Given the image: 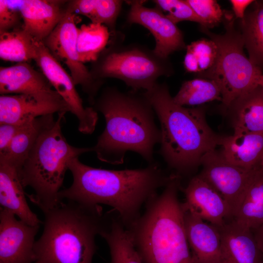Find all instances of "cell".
<instances>
[{
  "instance_id": "1",
  "label": "cell",
  "mask_w": 263,
  "mask_h": 263,
  "mask_svg": "<svg viewBox=\"0 0 263 263\" xmlns=\"http://www.w3.org/2000/svg\"><path fill=\"white\" fill-rule=\"evenodd\" d=\"M69 170L73 183L60 191V200L90 207L110 206L119 214L126 228L139 217L143 205L171 177L156 162L142 169L111 170L90 167L76 157L70 162Z\"/></svg>"
},
{
  "instance_id": "2",
  "label": "cell",
  "mask_w": 263,
  "mask_h": 263,
  "mask_svg": "<svg viewBox=\"0 0 263 263\" xmlns=\"http://www.w3.org/2000/svg\"><path fill=\"white\" fill-rule=\"evenodd\" d=\"M93 105L106 121L104 131L92 147L99 160L121 164L126 152L132 151L149 164L155 162L153 149L161 142V132L155 124L153 109L143 93L123 92L108 87Z\"/></svg>"
},
{
  "instance_id": "3",
  "label": "cell",
  "mask_w": 263,
  "mask_h": 263,
  "mask_svg": "<svg viewBox=\"0 0 263 263\" xmlns=\"http://www.w3.org/2000/svg\"><path fill=\"white\" fill-rule=\"evenodd\" d=\"M144 94L158 117L161 132L159 152L181 178L201 165L202 157L219 146L221 136L208 125L200 108L176 104L166 82H157Z\"/></svg>"
},
{
  "instance_id": "4",
  "label": "cell",
  "mask_w": 263,
  "mask_h": 263,
  "mask_svg": "<svg viewBox=\"0 0 263 263\" xmlns=\"http://www.w3.org/2000/svg\"><path fill=\"white\" fill-rule=\"evenodd\" d=\"M180 178L171 174L162 192L149 201L143 213L126 228L143 263H197L178 196Z\"/></svg>"
},
{
  "instance_id": "5",
  "label": "cell",
  "mask_w": 263,
  "mask_h": 263,
  "mask_svg": "<svg viewBox=\"0 0 263 263\" xmlns=\"http://www.w3.org/2000/svg\"><path fill=\"white\" fill-rule=\"evenodd\" d=\"M42 212L43 230L35 244L34 263H92L95 237L106 221L101 207L62 200Z\"/></svg>"
},
{
  "instance_id": "6",
  "label": "cell",
  "mask_w": 263,
  "mask_h": 263,
  "mask_svg": "<svg viewBox=\"0 0 263 263\" xmlns=\"http://www.w3.org/2000/svg\"><path fill=\"white\" fill-rule=\"evenodd\" d=\"M65 114L58 113L54 124L40 135L19 172L24 188L34 191L28 195L30 201L42 211L61 201L59 193L71 161L93 151L92 147H75L68 143L61 130Z\"/></svg>"
},
{
  "instance_id": "7",
  "label": "cell",
  "mask_w": 263,
  "mask_h": 263,
  "mask_svg": "<svg viewBox=\"0 0 263 263\" xmlns=\"http://www.w3.org/2000/svg\"><path fill=\"white\" fill-rule=\"evenodd\" d=\"M124 37L116 31L111 35L108 44L98 58L92 62L90 73L98 81L114 78L123 81L132 90L147 91L162 76L174 72L169 58L157 56L146 46L125 45Z\"/></svg>"
},
{
  "instance_id": "8",
  "label": "cell",
  "mask_w": 263,
  "mask_h": 263,
  "mask_svg": "<svg viewBox=\"0 0 263 263\" xmlns=\"http://www.w3.org/2000/svg\"><path fill=\"white\" fill-rule=\"evenodd\" d=\"M224 23L225 31L222 35L201 27L202 32L216 43L218 56L213 68L198 75L214 80L220 85L221 102L227 110L236 99L258 86V81L263 73L245 55L242 35L235 28L232 14L227 15Z\"/></svg>"
},
{
  "instance_id": "9",
  "label": "cell",
  "mask_w": 263,
  "mask_h": 263,
  "mask_svg": "<svg viewBox=\"0 0 263 263\" xmlns=\"http://www.w3.org/2000/svg\"><path fill=\"white\" fill-rule=\"evenodd\" d=\"M75 14L68 3L65 15L42 42L56 60L67 66L75 84L81 87L93 105L103 81L95 79L79 60L76 46L78 28L75 23Z\"/></svg>"
},
{
  "instance_id": "10",
  "label": "cell",
  "mask_w": 263,
  "mask_h": 263,
  "mask_svg": "<svg viewBox=\"0 0 263 263\" xmlns=\"http://www.w3.org/2000/svg\"><path fill=\"white\" fill-rule=\"evenodd\" d=\"M34 61L54 89L68 105L70 112L76 117L78 131L83 134H92L98 120L97 112L93 107L84 106L71 75L53 56L42 42L38 44Z\"/></svg>"
},
{
  "instance_id": "11",
  "label": "cell",
  "mask_w": 263,
  "mask_h": 263,
  "mask_svg": "<svg viewBox=\"0 0 263 263\" xmlns=\"http://www.w3.org/2000/svg\"><path fill=\"white\" fill-rule=\"evenodd\" d=\"M203 168L199 174L225 199L232 214L249 184L260 169V166L245 169L233 165L215 150L201 159Z\"/></svg>"
},
{
  "instance_id": "12",
  "label": "cell",
  "mask_w": 263,
  "mask_h": 263,
  "mask_svg": "<svg viewBox=\"0 0 263 263\" xmlns=\"http://www.w3.org/2000/svg\"><path fill=\"white\" fill-rule=\"evenodd\" d=\"M130 9L127 17L129 24H137L151 33L155 41L154 52L168 59L172 53L186 49L182 31L156 6L148 8L144 0H128Z\"/></svg>"
},
{
  "instance_id": "13",
  "label": "cell",
  "mask_w": 263,
  "mask_h": 263,
  "mask_svg": "<svg viewBox=\"0 0 263 263\" xmlns=\"http://www.w3.org/2000/svg\"><path fill=\"white\" fill-rule=\"evenodd\" d=\"M0 208V263H34L35 237L40 225L18 219Z\"/></svg>"
},
{
  "instance_id": "14",
  "label": "cell",
  "mask_w": 263,
  "mask_h": 263,
  "mask_svg": "<svg viewBox=\"0 0 263 263\" xmlns=\"http://www.w3.org/2000/svg\"><path fill=\"white\" fill-rule=\"evenodd\" d=\"M185 211L220 227L232 219L230 208L223 197L200 174L192 177L183 189Z\"/></svg>"
},
{
  "instance_id": "15",
  "label": "cell",
  "mask_w": 263,
  "mask_h": 263,
  "mask_svg": "<svg viewBox=\"0 0 263 263\" xmlns=\"http://www.w3.org/2000/svg\"><path fill=\"white\" fill-rule=\"evenodd\" d=\"M0 94H25L49 100H64L43 74L28 62L0 68Z\"/></svg>"
},
{
  "instance_id": "16",
  "label": "cell",
  "mask_w": 263,
  "mask_h": 263,
  "mask_svg": "<svg viewBox=\"0 0 263 263\" xmlns=\"http://www.w3.org/2000/svg\"><path fill=\"white\" fill-rule=\"evenodd\" d=\"M70 112L64 100H49L25 94L0 96V124L25 125L36 118Z\"/></svg>"
},
{
  "instance_id": "17",
  "label": "cell",
  "mask_w": 263,
  "mask_h": 263,
  "mask_svg": "<svg viewBox=\"0 0 263 263\" xmlns=\"http://www.w3.org/2000/svg\"><path fill=\"white\" fill-rule=\"evenodd\" d=\"M69 0H18L22 28L38 42H42L65 15Z\"/></svg>"
},
{
  "instance_id": "18",
  "label": "cell",
  "mask_w": 263,
  "mask_h": 263,
  "mask_svg": "<svg viewBox=\"0 0 263 263\" xmlns=\"http://www.w3.org/2000/svg\"><path fill=\"white\" fill-rule=\"evenodd\" d=\"M185 226L188 243L197 263H217L223 258L219 228L185 211Z\"/></svg>"
},
{
  "instance_id": "19",
  "label": "cell",
  "mask_w": 263,
  "mask_h": 263,
  "mask_svg": "<svg viewBox=\"0 0 263 263\" xmlns=\"http://www.w3.org/2000/svg\"><path fill=\"white\" fill-rule=\"evenodd\" d=\"M220 232L223 256L231 263H262L263 254L252 230L233 219L222 226Z\"/></svg>"
},
{
  "instance_id": "20",
  "label": "cell",
  "mask_w": 263,
  "mask_h": 263,
  "mask_svg": "<svg viewBox=\"0 0 263 263\" xmlns=\"http://www.w3.org/2000/svg\"><path fill=\"white\" fill-rule=\"evenodd\" d=\"M24 188L19 170L0 164V208L11 212L30 225H40L42 222L30 208Z\"/></svg>"
},
{
  "instance_id": "21",
  "label": "cell",
  "mask_w": 263,
  "mask_h": 263,
  "mask_svg": "<svg viewBox=\"0 0 263 263\" xmlns=\"http://www.w3.org/2000/svg\"><path fill=\"white\" fill-rule=\"evenodd\" d=\"M220 153L228 162L252 169L259 166L263 155V133L242 132L222 137Z\"/></svg>"
},
{
  "instance_id": "22",
  "label": "cell",
  "mask_w": 263,
  "mask_h": 263,
  "mask_svg": "<svg viewBox=\"0 0 263 263\" xmlns=\"http://www.w3.org/2000/svg\"><path fill=\"white\" fill-rule=\"evenodd\" d=\"M54 114L38 117L25 125L9 145L0 152V164L17 169L19 172L38 137L55 123Z\"/></svg>"
},
{
  "instance_id": "23",
  "label": "cell",
  "mask_w": 263,
  "mask_h": 263,
  "mask_svg": "<svg viewBox=\"0 0 263 263\" xmlns=\"http://www.w3.org/2000/svg\"><path fill=\"white\" fill-rule=\"evenodd\" d=\"M234 133H263V92L258 86L236 99L227 109Z\"/></svg>"
},
{
  "instance_id": "24",
  "label": "cell",
  "mask_w": 263,
  "mask_h": 263,
  "mask_svg": "<svg viewBox=\"0 0 263 263\" xmlns=\"http://www.w3.org/2000/svg\"><path fill=\"white\" fill-rule=\"evenodd\" d=\"M240 27L248 58L263 73V0H254L240 19Z\"/></svg>"
},
{
  "instance_id": "25",
  "label": "cell",
  "mask_w": 263,
  "mask_h": 263,
  "mask_svg": "<svg viewBox=\"0 0 263 263\" xmlns=\"http://www.w3.org/2000/svg\"><path fill=\"white\" fill-rule=\"evenodd\" d=\"M232 219L252 230L263 224V170L261 168L241 197Z\"/></svg>"
},
{
  "instance_id": "26",
  "label": "cell",
  "mask_w": 263,
  "mask_h": 263,
  "mask_svg": "<svg viewBox=\"0 0 263 263\" xmlns=\"http://www.w3.org/2000/svg\"><path fill=\"white\" fill-rule=\"evenodd\" d=\"M99 235L108 245L110 263H143L128 229L120 220L107 217Z\"/></svg>"
},
{
  "instance_id": "27",
  "label": "cell",
  "mask_w": 263,
  "mask_h": 263,
  "mask_svg": "<svg viewBox=\"0 0 263 263\" xmlns=\"http://www.w3.org/2000/svg\"><path fill=\"white\" fill-rule=\"evenodd\" d=\"M124 1L120 0H69L68 7L74 13L86 17L93 23L106 26L111 35L116 31V23Z\"/></svg>"
},
{
  "instance_id": "28",
  "label": "cell",
  "mask_w": 263,
  "mask_h": 263,
  "mask_svg": "<svg viewBox=\"0 0 263 263\" xmlns=\"http://www.w3.org/2000/svg\"><path fill=\"white\" fill-rule=\"evenodd\" d=\"M38 43L22 27L0 33V57L17 63L34 60Z\"/></svg>"
},
{
  "instance_id": "29",
  "label": "cell",
  "mask_w": 263,
  "mask_h": 263,
  "mask_svg": "<svg viewBox=\"0 0 263 263\" xmlns=\"http://www.w3.org/2000/svg\"><path fill=\"white\" fill-rule=\"evenodd\" d=\"M110 37L108 28L103 24L91 22L78 28L76 46L80 61L84 63L96 60Z\"/></svg>"
},
{
  "instance_id": "30",
  "label": "cell",
  "mask_w": 263,
  "mask_h": 263,
  "mask_svg": "<svg viewBox=\"0 0 263 263\" xmlns=\"http://www.w3.org/2000/svg\"><path fill=\"white\" fill-rule=\"evenodd\" d=\"M222 100V91L215 80L197 77L183 82L177 94L173 97L177 104L195 106L209 101Z\"/></svg>"
},
{
  "instance_id": "31",
  "label": "cell",
  "mask_w": 263,
  "mask_h": 263,
  "mask_svg": "<svg viewBox=\"0 0 263 263\" xmlns=\"http://www.w3.org/2000/svg\"><path fill=\"white\" fill-rule=\"evenodd\" d=\"M201 20V27L209 29L224 21L227 13L215 0H186Z\"/></svg>"
},
{
  "instance_id": "32",
  "label": "cell",
  "mask_w": 263,
  "mask_h": 263,
  "mask_svg": "<svg viewBox=\"0 0 263 263\" xmlns=\"http://www.w3.org/2000/svg\"><path fill=\"white\" fill-rule=\"evenodd\" d=\"M155 6L167 12V17L175 24L190 21L201 24L199 18L186 0H154Z\"/></svg>"
},
{
  "instance_id": "33",
  "label": "cell",
  "mask_w": 263,
  "mask_h": 263,
  "mask_svg": "<svg viewBox=\"0 0 263 263\" xmlns=\"http://www.w3.org/2000/svg\"><path fill=\"white\" fill-rule=\"evenodd\" d=\"M195 55L199 63L198 75L211 70L215 65L218 56V47L212 39L201 38L187 45Z\"/></svg>"
},
{
  "instance_id": "34",
  "label": "cell",
  "mask_w": 263,
  "mask_h": 263,
  "mask_svg": "<svg viewBox=\"0 0 263 263\" xmlns=\"http://www.w3.org/2000/svg\"><path fill=\"white\" fill-rule=\"evenodd\" d=\"M11 0H0V33L21 28L22 17L18 7L16 9Z\"/></svg>"
},
{
  "instance_id": "35",
  "label": "cell",
  "mask_w": 263,
  "mask_h": 263,
  "mask_svg": "<svg viewBox=\"0 0 263 263\" xmlns=\"http://www.w3.org/2000/svg\"><path fill=\"white\" fill-rule=\"evenodd\" d=\"M25 125L0 124V152L7 148L13 138Z\"/></svg>"
},
{
  "instance_id": "36",
  "label": "cell",
  "mask_w": 263,
  "mask_h": 263,
  "mask_svg": "<svg viewBox=\"0 0 263 263\" xmlns=\"http://www.w3.org/2000/svg\"><path fill=\"white\" fill-rule=\"evenodd\" d=\"M187 52L185 56L184 66L187 72L199 74L200 68L198 60L194 55L188 48H186Z\"/></svg>"
},
{
  "instance_id": "37",
  "label": "cell",
  "mask_w": 263,
  "mask_h": 263,
  "mask_svg": "<svg viewBox=\"0 0 263 263\" xmlns=\"http://www.w3.org/2000/svg\"><path fill=\"white\" fill-rule=\"evenodd\" d=\"M234 14L236 19H242L248 7L254 1L253 0H230Z\"/></svg>"
},
{
  "instance_id": "38",
  "label": "cell",
  "mask_w": 263,
  "mask_h": 263,
  "mask_svg": "<svg viewBox=\"0 0 263 263\" xmlns=\"http://www.w3.org/2000/svg\"><path fill=\"white\" fill-rule=\"evenodd\" d=\"M258 246L263 254V224L257 228L252 230Z\"/></svg>"
},
{
  "instance_id": "39",
  "label": "cell",
  "mask_w": 263,
  "mask_h": 263,
  "mask_svg": "<svg viewBox=\"0 0 263 263\" xmlns=\"http://www.w3.org/2000/svg\"><path fill=\"white\" fill-rule=\"evenodd\" d=\"M258 85L261 88L263 92V74L261 75L259 78Z\"/></svg>"
},
{
  "instance_id": "40",
  "label": "cell",
  "mask_w": 263,
  "mask_h": 263,
  "mask_svg": "<svg viewBox=\"0 0 263 263\" xmlns=\"http://www.w3.org/2000/svg\"><path fill=\"white\" fill-rule=\"evenodd\" d=\"M217 263H231L227 259L224 257V258Z\"/></svg>"
},
{
  "instance_id": "41",
  "label": "cell",
  "mask_w": 263,
  "mask_h": 263,
  "mask_svg": "<svg viewBox=\"0 0 263 263\" xmlns=\"http://www.w3.org/2000/svg\"><path fill=\"white\" fill-rule=\"evenodd\" d=\"M259 166L261 167V168L263 170V155L262 157V158L261 159V161H260V164H259Z\"/></svg>"
},
{
  "instance_id": "42",
  "label": "cell",
  "mask_w": 263,
  "mask_h": 263,
  "mask_svg": "<svg viewBox=\"0 0 263 263\" xmlns=\"http://www.w3.org/2000/svg\"><path fill=\"white\" fill-rule=\"evenodd\" d=\"M262 263H263V262Z\"/></svg>"
}]
</instances>
